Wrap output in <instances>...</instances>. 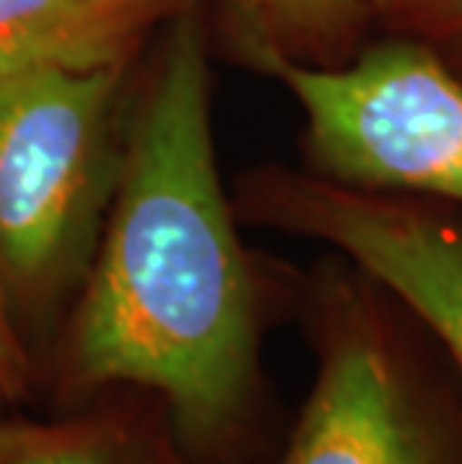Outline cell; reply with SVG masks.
I'll return each mask as SVG.
<instances>
[{"label": "cell", "instance_id": "cell-2", "mask_svg": "<svg viewBox=\"0 0 462 464\" xmlns=\"http://www.w3.org/2000/svg\"><path fill=\"white\" fill-rule=\"evenodd\" d=\"M316 378L273 464H462V372L349 261L312 300Z\"/></svg>", "mask_w": 462, "mask_h": 464}, {"label": "cell", "instance_id": "cell-3", "mask_svg": "<svg viewBox=\"0 0 462 464\" xmlns=\"http://www.w3.org/2000/svg\"><path fill=\"white\" fill-rule=\"evenodd\" d=\"M250 45L300 102L310 150L333 183L462 204V82L432 45L397 34L346 66Z\"/></svg>", "mask_w": 462, "mask_h": 464}, {"label": "cell", "instance_id": "cell-11", "mask_svg": "<svg viewBox=\"0 0 462 464\" xmlns=\"http://www.w3.org/2000/svg\"><path fill=\"white\" fill-rule=\"evenodd\" d=\"M0 401H4V392H0Z\"/></svg>", "mask_w": 462, "mask_h": 464}, {"label": "cell", "instance_id": "cell-9", "mask_svg": "<svg viewBox=\"0 0 462 464\" xmlns=\"http://www.w3.org/2000/svg\"><path fill=\"white\" fill-rule=\"evenodd\" d=\"M393 34L450 52H462V0H378V13Z\"/></svg>", "mask_w": 462, "mask_h": 464}, {"label": "cell", "instance_id": "cell-5", "mask_svg": "<svg viewBox=\"0 0 462 464\" xmlns=\"http://www.w3.org/2000/svg\"><path fill=\"white\" fill-rule=\"evenodd\" d=\"M270 216L388 288L462 372V219L418 198L312 180L273 195Z\"/></svg>", "mask_w": 462, "mask_h": 464}, {"label": "cell", "instance_id": "cell-7", "mask_svg": "<svg viewBox=\"0 0 462 464\" xmlns=\"http://www.w3.org/2000/svg\"><path fill=\"white\" fill-rule=\"evenodd\" d=\"M0 464H208L162 413L0 420Z\"/></svg>", "mask_w": 462, "mask_h": 464}, {"label": "cell", "instance_id": "cell-4", "mask_svg": "<svg viewBox=\"0 0 462 464\" xmlns=\"http://www.w3.org/2000/svg\"><path fill=\"white\" fill-rule=\"evenodd\" d=\"M123 63L52 66L0 82V282L43 294L82 237Z\"/></svg>", "mask_w": 462, "mask_h": 464}, {"label": "cell", "instance_id": "cell-8", "mask_svg": "<svg viewBox=\"0 0 462 464\" xmlns=\"http://www.w3.org/2000/svg\"><path fill=\"white\" fill-rule=\"evenodd\" d=\"M252 24L250 43L282 48L285 39L328 52L349 39L369 15L378 13V0H238Z\"/></svg>", "mask_w": 462, "mask_h": 464}, {"label": "cell", "instance_id": "cell-1", "mask_svg": "<svg viewBox=\"0 0 462 464\" xmlns=\"http://www.w3.org/2000/svg\"><path fill=\"white\" fill-rule=\"evenodd\" d=\"M73 327L84 383L156 396L208 464H241L259 396V285L216 171L202 31L181 18L133 123Z\"/></svg>", "mask_w": 462, "mask_h": 464}, {"label": "cell", "instance_id": "cell-6", "mask_svg": "<svg viewBox=\"0 0 462 464\" xmlns=\"http://www.w3.org/2000/svg\"><path fill=\"white\" fill-rule=\"evenodd\" d=\"M181 0H0V82L52 66H114Z\"/></svg>", "mask_w": 462, "mask_h": 464}, {"label": "cell", "instance_id": "cell-10", "mask_svg": "<svg viewBox=\"0 0 462 464\" xmlns=\"http://www.w3.org/2000/svg\"><path fill=\"white\" fill-rule=\"evenodd\" d=\"M27 390V353L6 312V288L0 282V392L4 399H18Z\"/></svg>", "mask_w": 462, "mask_h": 464}]
</instances>
